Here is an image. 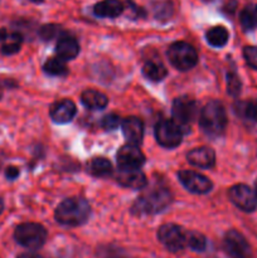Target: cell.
Masks as SVG:
<instances>
[{
    "instance_id": "1",
    "label": "cell",
    "mask_w": 257,
    "mask_h": 258,
    "mask_svg": "<svg viewBox=\"0 0 257 258\" xmlns=\"http://www.w3.org/2000/svg\"><path fill=\"white\" fill-rule=\"evenodd\" d=\"M173 202L170 190L164 186H153L145 190L131 207L136 216H153L165 211Z\"/></svg>"
},
{
    "instance_id": "2",
    "label": "cell",
    "mask_w": 257,
    "mask_h": 258,
    "mask_svg": "<svg viewBox=\"0 0 257 258\" xmlns=\"http://www.w3.org/2000/svg\"><path fill=\"white\" fill-rule=\"evenodd\" d=\"M91 207L83 198L65 199L54 212L55 221L66 227H78L88 221Z\"/></svg>"
},
{
    "instance_id": "3",
    "label": "cell",
    "mask_w": 257,
    "mask_h": 258,
    "mask_svg": "<svg viewBox=\"0 0 257 258\" xmlns=\"http://www.w3.org/2000/svg\"><path fill=\"white\" fill-rule=\"evenodd\" d=\"M227 112L219 101H209L199 113V126L209 138H219L227 128Z\"/></svg>"
},
{
    "instance_id": "4",
    "label": "cell",
    "mask_w": 257,
    "mask_h": 258,
    "mask_svg": "<svg viewBox=\"0 0 257 258\" xmlns=\"http://www.w3.org/2000/svg\"><path fill=\"white\" fill-rule=\"evenodd\" d=\"M47 229L42 224L34 222H25L19 224L14 231L15 242L30 251L42 248L47 241Z\"/></svg>"
},
{
    "instance_id": "5",
    "label": "cell",
    "mask_w": 257,
    "mask_h": 258,
    "mask_svg": "<svg viewBox=\"0 0 257 258\" xmlns=\"http://www.w3.org/2000/svg\"><path fill=\"white\" fill-rule=\"evenodd\" d=\"M168 59L179 71H189L198 63L196 48L186 42H175L168 48Z\"/></svg>"
},
{
    "instance_id": "6",
    "label": "cell",
    "mask_w": 257,
    "mask_h": 258,
    "mask_svg": "<svg viewBox=\"0 0 257 258\" xmlns=\"http://www.w3.org/2000/svg\"><path fill=\"white\" fill-rule=\"evenodd\" d=\"M198 105L193 98L188 96H181L174 100L171 106V115L173 121L181 128L185 130L194 122V120L198 116Z\"/></svg>"
},
{
    "instance_id": "7",
    "label": "cell",
    "mask_w": 257,
    "mask_h": 258,
    "mask_svg": "<svg viewBox=\"0 0 257 258\" xmlns=\"http://www.w3.org/2000/svg\"><path fill=\"white\" fill-rule=\"evenodd\" d=\"M186 232L180 226L166 223L159 227L158 239L168 251L179 252L186 247Z\"/></svg>"
},
{
    "instance_id": "8",
    "label": "cell",
    "mask_w": 257,
    "mask_h": 258,
    "mask_svg": "<svg viewBox=\"0 0 257 258\" xmlns=\"http://www.w3.org/2000/svg\"><path fill=\"white\" fill-rule=\"evenodd\" d=\"M155 139L165 149L178 148L183 140V130L173 120H163L155 125Z\"/></svg>"
},
{
    "instance_id": "9",
    "label": "cell",
    "mask_w": 257,
    "mask_h": 258,
    "mask_svg": "<svg viewBox=\"0 0 257 258\" xmlns=\"http://www.w3.org/2000/svg\"><path fill=\"white\" fill-rule=\"evenodd\" d=\"M229 201L241 211L251 213L257 208V193L246 184H236L228 190Z\"/></svg>"
},
{
    "instance_id": "10",
    "label": "cell",
    "mask_w": 257,
    "mask_h": 258,
    "mask_svg": "<svg viewBox=\"0 0 257 258\" xmlns=\"http://www.w3.org/2000/svg\"><path fill=\"white\" fill-rule=\"evenodd\" d=\"M223 249L229 258H252V249L239 232L228 231L223 238Z\"/></svg>"
},
{
    "instance_id": "11",
    "label": "cell",
    "mask_w": 257,
    "mask_h": 258,
    "mask_svg": "<svg viewBox=\"0 0 257 258\" xmlns=\"http://www.w3.org/2000/svg\"><path fill=\"white\" fill-rule=\"evenodd\" d=\"M179 181L184 188L194 194H207L213 188V183L209 178L193 170H180L178 173Z\"/></svg>"
},
{
    "instance_id": "12",
    "label": "cell",
    "mask_w": 257,
    "mask_h": 258,
    "mask_svg": "<svg viewBox=\"0 0 257 258\" xmlns=\"http://www.w3.org/2000/svg\"><path fill=\"white\" fill-rule=\"evenodd\" d=\"M117 165L118 169H140L145 163V156L143 151L136 145H123L117 151Z\"/></svg>"
},
{
    "instance_id": "13",
    "label": "cell",
    "mask_w": 257,
    "mask_h": 258,
    "mask_svg": "<svg viewBox=\"0 0 257 258\" xmlns=\"http://www.w3.org/2000/svg\"><path fill=\"white\" fill-rule=\"evenodd\" d=\"M116 180L120 185L135 190H140L148 185L145 174L140 169H117Z\"/></svg>"
},
{
    "instance_id": "14",
    "label": "cell",
    "mask_w": 257,
    "mask_h": 258,
    "mask_svg": "<svg viewBox=\"0 0 257 258\" xmlns=\"http://www.w3.org/2000/svg\"><path fill=\"white\" fill-rule=\"evenodd\" d=\"M76 113H77V107L75 102L71 100H62L59 102H55L49 111L50 118L59 125L71 122L75 118Z\"/></svg>"
},
{
    "instance_id": "15",
    "label": "cell",
    "mask_w": 257,
    "mask_h": 258,
    "mask_svg": "<svg viewBox=\"0 0 257 258\" xmlns=\"http://www.w3.org/2000/svg\"><path fill=\"white\" fill-rule=\"evenodd\" d=\"M121 128H122V134L128 144L138 146L139 144L143 143L144 123L139 117H135V116L126 117L121 122Z\"/></svg>"
},
{
    "instance_id": "16",
    "label": "cell",
    "mask_w": 257,
    "mask_h": 258,
    "mask_svg": "<svg viewBox=\"0 0 257 258\" xmlns=\"http://www.w3.org/2000/svg\"><path fill=\"white\" fill-rule=\"evenodd\" d=\"M186 160L193 166L202 169H209L216 163V153L213 149L201 146V148L193 149L186 154Z\"/></svg>"
},
{
    "instance_id": "17",
    "label": "cell",
    "mask_w": 257,
    "mask_h": 258,
    "mask_svg": "<svg viewBox=\"0 0 257 258\" xmlns=\"http://www.w3.org/2000/svg\"><path fill=\"white\" fill-rule=\"evenodd\" d=\"M22 43L23 35L19 32L0 28V44H2L3 54L12 55L18 53L22 47Z\"/></svg>"
},
{
    "instance_id": "18",
    "label": "cell",
    "mask_w": 257,
    "mask_h": 258,
    "mask_svg": "<svg viewBox=\"0 0 257 258\" xmlns=\"http://www.w3.org/2000/svg\"><path fill=\"white\" fill-rule=\"evenodd\" d=\"M55 53L63 60L75 59L80 53V44L76 38L71 35H62L55 45Z\"/></svg>"
},
{
    "instance_id": "19",
    "label": "cell",
    "mask_w": 257,
    "mask_h": 258,
    "mask_svg": "<svg viewBox=\"0 0 257 258\" xmlns=\"http://www.w3.org/2000/svg\"><path fill=\"white\" fill-rule=\"evenodd\" d=\"M125 10V5L120 0H102L93 7V13L100 18H117Z\"/></svg>"
},
{
    "instance_id": "20",
    "label": "cell",
    "mask_w": 257,
    "mask_h": 258,
    "mask_svg": "<svg viewBox=\"0 0 257 258\" xmlns=\"http://www.w3.org/2000/svg\"><path fill=\"white\" fill-rule=\"evenodd\" d=\"M81 101L88 110H103L107 106L108 98L105 93L96 90H86L81 95Z\"/></svg>"
},
{
    "instance_id": "21",
    "label": "cell",
    "mask_w": 257,
    "mask_h": 258,
    "mask_svg": "<svg viewBox=\"0 0 257 258\" xmlns=\"http://www.w3.org/2000/svg\"><path fill=\"white\" fill-rule=\"evenodd\" d=\"M143 73L148 80L153 82H160L168 76V71L164 67V64L158 60H148L143 66Z\"/></svg>"
},
{
    "instance_id": "22",
    "label": "cell",
    "mask_w": 257,
    "mask_h": 258,
    "mask_svg": "<svg viewBox=\"0 0 257 258\" xmlns=\"http://www.w3.org/2000/svg\"><path fill=\"white\" fill-rule=\"evenodd\" d=\"M207 42L214 48H222L227 44L229 39V33L222 25H217V27L211 28L208 32L206 33Z\"/></svg>"
},
{
    "instance_id": "23",
    "label": "cell",
    "mask_w": 257,
    "mask_h": 258,
    "mask_svg": "<svg viewBox=\"0 0 257 258\" xmlns=\"http://www.w3.org/2000/svg\"><path fill=\"white\" fill-rule=\"evenodd\" d=\"M239 22H241L242 28L246 32L257 28V4H248L242 9L239 14Z\"/></svg>"
},
{
    "instance_id": "24",
    "label": "cell",
    "mask_w": 257,
    "mask_h": 258,
    "mask_svg": "<svg viewBox=\"0 0 257 258\" xmlns=\"http://www.w3.org/2000/svg\"><path fill=\"white\" fill-rule=\"evenodd\" d=\"M88 171L97 178H106L112 174V165L105 158H95L88 164Z\"/></svg>"
},
{
    "instance_id": "25",
    "label": "cell",
    "mask_w": 257,
    "mask_h": 258,
    "mask_svg": "<svg viewBox=\"0 0 257 258\" xmlns=\"http://www.w3.org/2000/svg\"><path fill=\"white\" fill-rule=\"evenodd\" d=\"M43 70L47 75L49 76H57V77H62L68 73V67L66 64V60H63L59 57L49 58L47 62L43 66Z\"/></svg>"
},
{
    "instance_id": "26",
    "label": "cell",
    "mask_w": 257,
    "mask_h": 258,
    "mask_svg": "<svg viewBox=\"0 0 257 258\" xmlns=\"http://www.w3.org/2000/svg\"><path fill=\"white\" fill-rule=\"evenodd\" d=\"M236 111L246 120L257 122V98L244 102H238L236 105Z\"/></svg>"
},
{
    "instance_id": "27",
    "label": "cell",
    "mask_w": 257,
    "mask_h": 258,
    "mask_svg": "<svg viewBox=\"0 0 257 258\" xmlns=\"http://www.w3.org/2000/svg\"><path fill=\"white\" fill-rule=\"evenodd\" d=\"M186 246L196 252H204L207 249V238L199 232H188V234H186Z\"/></svg>"
},
{
    "instance_id": "28",
    "label": "cell",
    "mask_w": 257,
    "mask_h": 258,
    "mask_svg": "<svg viewBox=\"0 0 257 258\" xmlns=\"http://www.w3.org/2000/svg\"><path fill=\"white\" fill-rule=\"evenodd\" d=\"M242 82L236 72L227 73V92L232 97H237L241 93Z\"/></svg>"
},
{
    "instance_id": "29",
    "label": "cell",
    "mask_w": 257,
    "mask_h": 258,
    "mask_svg": "<svg viewBox=\"0 0 257 258\" xmlns=\"http://www.w3.org/2000/svg\"><path fill=\"white\" fill-rule=\"evenodd\" d=\"M38 34H39L40 39L48 42V40H52L58 35H60V27L57 24H45L39 28Z\"/></svg>"
},
{
    "instance_id": "30",
    "label": "cell",
    "mask_w": 257,
    "mask_h": 258,
    "mask_svg": "<svg viewBox=\"0 0 257 258\" xmlns=\"http://www.w3.org/2000/svg\"><path fill=\"white\" fill-rule=\"evenodd\" d=\"M96 258H127V257H126V254L123 253L122 249L113 248V247L111 246H106V247H101L100 249H97Z\"/></svg>"
},
{
    "instance_id": "31",
    "label": "cell",
    "mask_w": 257,
    "mask_h": 258,
    "mask_svg": "<svg viewBox=\"0 0 257 258\" xmlns=\"http://www.w3.org/2000/svg\"><path fill=\"white\" fill-rule=\"evenodd\" d=\"M121 117L118 115H116V113H110V115L105 116V117L102 118V121H101V126H102L105 130L107 131H112V130H116V128L118 127V126H121Z\"/></svg>"
},
{
    "instance_id": "32",
    "label": "cell",
    "mask_w": 257,
    "mask_h": 258,
    "mask_svg": "<svg viewBox=\"0 0 257 258\" xmlns=\"http://www.w3.org/2000/svg\"><path fill=\"white\" fill-rule=\"evenodd\" d=\"M243 57L247 64L253 70H257V47L247 45L243 48Z\"/></svg>"
},
{
    "instance_id": "33",
    "label": "cell",
    "mask_w": 257,
    "mask_h": 258,
    "mask_svg": "<svg viewBox=\"0 0 257 258\" xmlns=\"http://www.w3.org/2000/svg\"><path fill=\"white\" fill-rule=\"evenodd\" d=\"M173 14V8L170 3H159L155 7V17L158 19H168Z\"/></svg>"
},
{
    "instance_id": "34",
    "label": "cell",
    "mask_w": 257,
    "mask_h": 258,
    "mask_svg": "<svg viewBox=\"0 0 257 258\" xmlns=\"http://www.w3.org/2000/svg\"><path fill=\"white\" fill-rule=\"evenodd\" d=\"M20 174V170L19 168H17V166H8L7 170H5V178L9 179V180H14V179H17L18 176H19Z\"/></svg>"
},
{
    "instance_id": "35",
    "label": "cell",
    "mask_w": 257,
    "mask_h": 258,
    "mask_svg": "<svg viewBox=\"0 0 257 258\" xmlns=\"http://www.w3.org/2000/svg\"><path fill=\"white\" fill-rule=\"evenodd\" d=\"M18 258H43L40 254L35 253V252H24V253L19 254Z\"/></svg>"
},
{
    "instance_id": "36",
    "label": "cell",
    "mask_w": 257,
    "mask_h": 258,
    "mask_svg": "<svg viewBox=\"0 0 257 258\" xmlns=\"http://www.w3.org/2000/svg\"><path fill=\"white\" fill-rule=\"evenodd\" d=\"M3 211H4V202H3V199L0 198V214L3 213Z\"/></svg>"
},
{
    "instance_id": "37",
    "label": "cell",
    "mask_w": 257,
    "mask_h": 258,
    "mask_svg": "<svg viewBox=\"0 0 257 258\" xmlns=\"http://www.w3.org/2000/svg\"><path fill=\"white\" fill-rule=\"evenodd\" d=\"M30 2H33V3H42L43 0H30Z\"/></svg>"
},
{
    "instance_id": "38",
    "label": "cell",
    "mask_w": 257,
    "mask_h": 258,
    "mask_svg": "<svg viewBox=\"0 0 257 258\" xmlns=\"http://www.w3.org/2000/svg\"><path fill=\"white\" fill-rule=\"evenodd\" d=\"M2 97H3V90L2 87H0V100H2Z\"/></svg>"
},
{
    "instance_id": "39",
    "label": "cell",
    "mask_w": 257,
    "mask_h": 258,
    "mask_svg": "<svg viewBox=\"0 0 257 258\" xmlns=\"http://www.w3.org/2000/svg\"><path fill=\"white\" fill-rule=\"evenodd\" d=\"M254 186H256V193H257V180H256V184H254Z\"/></svg>"
},
{
    "instance_id": "40",
    "label": "cell",
    "mask_w": 257,
    "mask_h": 258,
    "mask_svg": "<svg viewBox=\"0 0 257 258\" xmlns=\"http://www.w3.org/2000/svg\"><path fill=\"white\" fill-rule=\"evenodd\" d=\"M206 2H209V0H206Z\"/></svg>"
}]
</instances>
